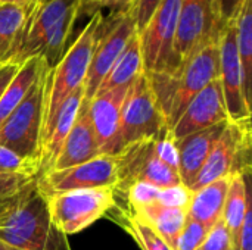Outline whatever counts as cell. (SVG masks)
Masks as SVG:
<instances>
[{"mask_svg": "<svg viewBox=\"0 0 252 250\" xmlns=\"http://www.w3.org/2000/svg\"><path fill=\"white\" fill-rule=\"evenodd\" d=\"M0 240L19 250H71L66 236L50 221L37 180L12 199L0 222Z\"/></svg>", "mask_w": 252, "mask_h": 250, "instance_id": "cell-1", "label": "cell"}, {"mask_svg": "<svg viewBox=\"0 0 252 250\" xmlns=\"http://www.w3.org/2000/svg\"><path fill=\"white\" fill-rule=\"evenodd\" d=\"M165 118L167 127L171 128L190 100L220 75L219 43L208 44L176 72L146 74Z\"/></svg>", "mask_w": 252, "mask_h": 250, "instance_id": "cell-2", "label": "cell"}, {"mask_svg": "<svg viewBox=\"0 0 252 250\" xmlns=\"http://www.w3.org/2000/svg\"><path fill=\"white\" fill-rule=\"evenodd\" d=\"M50 71L52 68L44 63L24 100L0 125V146L13 150L37 165L43 141V122Z\"/></svg>", "mask_w": 252, "mask_h": 250, "instance_id": "cell-3", "label": "cell"}, {"mask_svg": "<svg viewBox=\"0 0 252 250\" xmlns=\"http://www.w3.org/2000/svg\"><path fill=\"white\" fill-rule=\"evenodd\" d=\"M102 10H96L92 15V19L80 32L77 40L69 46V49L63 53L58 65L50 71L46 94L43 139L63 100L78 87L84 85L86 74L96 44V32L102 22Z\"/></svg>", "mask_w": 252, "mask_h": 250, "instance_id": "cell-4", "label": "cell"}, {"mask_svg": "<svg viewBox=\"0 0 252 250\" xmlns=\"http://www.w3.org/2000/svg\"><path fill=\"white\" fill-rule=\"evenodd\" d=\"M44 197L50 221L65 236L77 234L93 225L108 215L117 202L114 187L68 190Z\"/></svg>", "mask_w": 252, "mask_h": 250, "instance_id": "cell-5", "label": "cell"}, {"mask_svg": "<svg viewBox=\"0 0 252 250\" xmlns=\"http://www.w3.org/2000/svg\"><path fill=\"white\" fill-rule=\"evenodd\" d=\"M165 128H168L165 118L154 94L149 78L146 72H143L128 87L121 111L115 155L126 146L157 137Z\"/></svg>", "mask_w": 252, "mask_h": 250, "instance_id": "cell-6", "label": "cell"}, {"mask_svg": "<svg viewBox=\"0 0 252 250\" xmlns=\"http://www.w3.org/2000/svg\"><path fill=\"white\" fill-rule=\"evenodd\" d=\"M251 119L230 122L214 143L190 192L235 174L251 175Z\"/></svg>", "mask_w": 252, "mask_h": 250, "instance_id": "cell-7", "label": "cell"}, {"mask_svg": "<svg viewBox=\"0 0 252 250\" xmlns=\"http://www.w3.org/2000/svg\"><path fill=\"white\" fill-rule=\"evenodd\" d=\"M182 0H164L146 27L137 34L143 71L176 72L182 65L174 53V38Z\"/></svg>", "mask_w": 252, "mask_h": 250, "instance_id": "cell-8", "label": "cell"}, {"mask_svg": "<svg viewBox=\"0 0 252 250\" xmlns=\"http://www.w3.org/2000/svg\"><path fill=\"white\" fill-rule=\"evenodd\" d=\"M224 27L214 0H182L174 38L180 65L208 44L219 43Z\"/></svg>", "mask_w": 252, "mask_h": 250, "instance_id": "cell-9", "label": "cell"}, {"mask_svg": "<svg viewBox=\"0 0 252 250\" xmlns=\"http://www.w3.org/2000/svg\"><path fill=\"white\" fill-rule=\"evenodd\" d=\"M134 34L136 25L130 10L112 12L108 19L102 18L96 32V44L93 49L92 60L84 80L86 100L96 94L100 83Z\"/></svg>", "mask_w": 252, "mask_h": 250, "instance_id": "cell-10", "label": "cell"}, {"mask_svg": "<svg viewBox=\"0 0 252 250\" xmlns=\"http://www.w3.org/2000/svg\"><path fill=\"white\" fill-rule=\"evenodd\" d=\"M154 139L133 143L117 153L118 181L114 187L115 193L139 181L161 189L182 184L179 171L173 169L157 156L154 150Z\"/></svg>", "mask_w": 252, "mask_h": 250, "instance_id": "cell-11", "label": "cell"}, {"mask_svg": "<svg viewBox=\"0 0 252 250\" xmlns=\"http://www.w3.org/2000/svg\"><path fill=\"white\" fill-rule=\"evenodd\" d=\"M118 181V156L100 153L99 156L58 171H47L37 178L40 192L47 196L78 189L115 187Z\"/></svg>", "mask_w": 252, "mask_h": 250, "instance_id": "cell-12", "label": "cell"}, {"mask_svg": "<svg viewBox=\"0 0 252 250\" xmlns=\"http://www.w3.org/2000/svg\"><path fill=\"white\" fill-rule=\"evenodd\" d=\"M220 55V85L223 91L224 106L230 122H242L251 119V102L245 93L244 72L236 49L235 21H230L223 28L219 40Z\"/></svg>", "mask_w": 252, "mask_h": 250, "instance_id": "cell-13", "label": "cell"}, {"mask_svg": "<svg viewBox=\"0 0 252 250\" xmlns=\"http://www.w3.org/2000/svg\"><path fill=\"white\" fill-rule=\"evenodd\" d=\"M78 4L80 0H40L30 13L12 62L21 65L27 59L38 57L53 27L69 9Z\"/></svg>", "mask_w": 252, "mask_h": 250, "instance_id": "cell-14", "label": "cell"}, {"mask_svg": "<svg viewBox=\"0 0 252 250\" xmlns=\"http://www.w3.org/2000/svg\"><path fill=\"white\" fill-rule=\"evenodd\" d=\"M224 121H229V116L224 106L220 80L217 78L190 100L170 131L177 141L189 134L210 128Z\"/></svg>", "mask_w": 252, "mask_h": 250, "instance_id": "cell-15", "label": "cell"}, {"mask_svg": "<svg viewBox=\"0 0 252 250\" xmlns=\"http://www.w3.org/2000/svg\"><path fill=\"white\" fill-rule=\"evenodd\" d=\"M128 87H117L97 91L92 99L87 100L89 115L102 153L115 155L121 111Z\"/></svg>", "mask_w": 252, "mask_h": 250, "instance_id": "cell-16", "label": "cell"}, {"mask_svg": "<svg viewBox=\"0 0 252 250\" xmlns=\"http://www.w3.org/2000/svg\"><path fill=\"white\" fill-rule=\"evenodd\" d=\"M102 153L100 146L97 143L92 119L87 109V100L84 99L80 112L77 115V119L66 136L62 149L52 167L50 171L58 169H66L80 164H84Z\"/></svg>", "mask_w": 252, "mask_h": 250, "instance_id": "cell-17", "label": "cell"}, {"mask_svg": "<svg viewBox=\"0 0 252 250\" xmlns=\"http://www.w3.org/2000/svg\"><path fill=\"white\" fill-rule=\"evenodd\" d=\"M84 99H86L84 85H81L63 100V103L59 106L58 112L55 113V118L41 143V152H40V161H38V165H40L38 177L52 169L62 149V144L77 119V115L80 112V108Z\"/></svg>", "mask_w": 252, "mask_h": 250, "instance_id": "cell-18", "label": "cell"}, {"mask_svg": "<svg viewBox=\"0 0 252 250\" xmlns=\"http://www.w3.org/2000/svg\"><path fill=\"white\" fill-rule=\"evenodd\" d=\"M229 121L220 122L210 128L196 131L176 141L179 153V175L183 186L190 189L201 168L204 167L214 143L219 140Z\"/></svg>", "mask_w": 252, "mask_h": 250, "instance_id": "cell-19", "label": "cell"}, {"mask_svg": "<svg viewBox=\"0 0 252 250\" xmlns=\"http://www.w3.org/2000/svg\"><path fill=\"white\" fill-rule=\"evenodd\" d=\"M230 180L232 175L223 177L192 192L188 205V218L211 228L223 215Z\"/></svg>", "mask_w": 252, "mask_h": 250, "instance_id": "cell-20", "label": "cell"}, {"mask_svg": "<svg viewBox=\"0 0 252 250\" xmlns=\"http://www.w3.org/2000/svg\"><path fill=\"white\" fill-rule=\"evenodd\" d=\"M250 178H251V175H241V174L232 175L226 202H224V208H223L221 220L224 221V224L229 230L235 250H238L239 236L242 231L245 215H247L248 209L251 208Z\"/></svg>", "mask_w": 252, "mask_h": 250, "instance_id": "cell-21", "label": "cell"}, {"mask_svg": "<svg viewBox=\"0 0 252 250\" xmlns=\"http://www.w3.org/2000/svg\"><path fill=\"white\" fill-rule=\"evenodd\" d=\"M37 3L28 6L0 4V66L12 62L21 43L25 24Z\"/></svg>", "mask_w": 252, "mask_h": 250, "instance_id": "cell-22", "label": "cell"}, {"mask_svg": "<svg viewBox=\"0 0 252 250\" xmlns=\"http://www.w3.org/2000/svg\"><path fill=\"white\" fill-rule=\"evenodd\" d=\"M128 206V205H127ZM130 208V206H128ZM145 222H148L173 249L176 240L188 221L186 208L164 206L159 203H151L140 208H130Z\"/></svg>", "mask_w": 252, "mask_h": 250, "instance_id": "cell-23", "label": "cell"}, {"mask_svg": "<svg viewBox=\"0 0 252 250\" xmlns=\"http://www.w3.org/2000/svg\"><path fill=\"white\" fill-rule=\"evenodd\" d=\"M143 62H142V52H140V41L137 32L128 40L124 50L114 62L112 68L100 83L97 91H105L117 87H128L131 85L139 75H142ZM96 91V93H97Z\"/></svg>", "mask_w": 252, "mask_h": 250, "instance_id": "cell-24", "label": "cell"}, {"mask_svg": "<svg viewBox=\"0 0 252 250\" xmlns=\"http://www.w3.org/2000/svg\"><path fill=\"white\" fill-rule=\"evenodd\" d=\"M108 215L136 240L142 250H173L148 222L136 215L127 205L123 206L117 200Z\"/></svg>", "mask_w": 252, "mask_h": 250, "instance_id": "cell-25", "label": "cell"}, {"mask_svg": "<svg viewBox=\"0 0 252 250\" xmlns=\"http://www.w3.org/2000/svg\"><path fill=\"white\" fill-rule=\"evenodd\" d=\"M43 65L44 60L41 57L27 59L24 63L19 65L16 74L13 75V78L4 88L3 94L0 96V125L13 112V109L24 100L31 85L37 80Z\"/></svg>", "mask_w": 252, "mask_h": 250, "instance_id": "cell-26", "label": "cell"}, {"mask_svg": "<svg viewBox=\"0 0 252 250\" xmlns=\"http://www.w3.org/2000/svg\"><path fill=\"white\" fill-rule=\"evenodd\" d=\"M236 49L244 72L245 93L251 102L252 94V0H244L235 18Z\"/></svg>", "mask_w": 252, "mask_h": 250, "instance_id": "cell-27", "label": "cell"}, {"mask_svg": "<svg viewBox=\"0 0 252 250\" xmlns=\"http://www.w3.org/2000/svg\"><path fill=\"white\" fill-rule=\"evenodd\" d=\"M77 16H78V6L69 9L50 31V34L40 52V56H38L44 60V63L49 68H55L58 65V62L62 59V56L65 53L66 41L71 35V31L74 28V22H75Z\"/></svg>", "mask_w": 252, "mask_h": 250, "instance_id": "cell-28", "label": "cell"}, {"mask_svg": "<svg viewBox=\"0 0 252 250\" xmlns=\"http://www.w3.org/2000/svg\"><path fill=\"white\" fill-rule=\"evenodd\" d=\"M0 171L27 178H38L40 174V168L35 162L25 159L3 146H0Z\"/></svg>", "mask_w": 252, "mask_h": 250, "instance_id": "cell-29", "label": "cell"}, {"mask_svg": "<svg viewBox=\"0 0 252 250\" xmlns=\"http://www.w3.org/2000/svg\"><path fill=\"white\" fill-rule=\"evenodd\" d=\"M211 228L188 218L183 230L180 231V234L176 240L173 250H198V248L205 240Z\"/></svg>", "mask_w": 252, "mask_h": 250, "instance_id": "cell-30", "label": "cell"}, {"mask_svg": "<svg viewBox=\"0 0 252 250\" xmlns=\"http://www.w3.org/2000/svg\"><path fill=\"white\" fill-rule=\"evenodd\" d=\"M198 250H235L229 230L221 218L211 227Z\"/></svg>", "mask_w": 252, "mask_h": 250, "instance_id": "cell-31", "label": "cell"}, {"mask_svg": "<svg viewBox=\"0 0 252 250\" xmlns=\"http://www.w3.org/2000/svg\"><path fill=\"white\" fill-rule=\"evenodd\" d=\"M162 1L164 0H134L133 1L128 10L134 21L137 34L146 27V24L149 22V19L152 18V15L155 13V10L159 7Z\"/></svg>", "mask_w": 252, "mask_h": 250, "instance_id": "cell-32", "label": "cell"}, {"mask_svg": "<svg viewBox=\"0 0 252 250\" xmlns=\"http://www.w3.org/2000/svg\"><path fill=\"white\" fill-rule=\"evenodd\" d=\"M190 194H192V192L183 184H177V186H173V187H165V189H161L158 203L164 205V206L186 208L188 209Z\"/></svg>", "mask_w": 252, "mask_h": 250, "instance_id": "cell-33", "label": "cell"}, {"mask_svg": "<svg viewBox=\"0 0 252 250\" xmlns=\"http://www.w3.org/2000/svg\"><path fill=\"white\" fill-rule=\"evenodd\" d=\"M34 180H37V178H27V177L0 171V199L9 200V199L15 197Z\"/></svg>", "mask_w": 252, "mask_h": 250, "instance_id": "cell-34", "label": "cell"}, {"mask_svg": "<svg viewBox=\"0 0 252 250\" xmlns=\"http://www.w3.org/2000/svg\"><path fill=\"white\" fill-rule=\"evenodd\" d=\"M214 3H216L220 19L224 24H227L230 21H235L244 0H214Z\"/></svg>", "mask_w": 252, "mask_h": 250, "instance_id": "cell-35", "label": "cell"}, {"mask_svg": "<svg viewBox=\"0 0 252 250\" xmlns=\"http://www.w3.org/2000/svg\"><path fill=\"white\" fill-rule=\"evenodd\" d=\"M238 250H252V208L248 209V212L245 215L242 231L239 236Z\"/></svg>", "mask_w": 252, "mask_h": 250, "instance_id": "cell-36", "label": "cell"}, {"mask_svg": "<svg viewBox=\"0 0 252 250\" xmlns=\"http://www.w3.org/2000/svg\"><path fill=\"white\" fill-rule=\"evenodd\" d=\"M18 68H19V65L13 63V62H7V63L0 66V96L3 94L4 88L7 87V84L10 83V80L16 74Z\"/></svg>", "mask_w": 252, "mask_h": 250, "instance_id": "cell-37", "label": "cell"}, {"mask_svg": "<svg viewBox=\"0 0 252 250\" xmlns=\"http://www.w3.org/2000/svg\"><path fill=\"white\" fill-rule=\"evenodd\" d=\"M38 0H0V4H24V6H28V4H34Z\"/></svg>", "mask_w": 252, "mask_h": 250, "instance_id": "cell-38", "label": "cell"}, {"mask_svg": "<svg viewBox=\"0 0 252 250\" xmlns=\"http://www.w3.org/2000/svg\"><path fill=\"white\" fill-rule=\"evenodd\" d=\"M12 199H13V197H12ZM12 199H9V200H1V199H0V222L3 221L6 212L9 211L10 203H12Z\"/></svg>", "mask_w": 252, "mask_h": 250, "instance_id": "cell-39", "label": "cell"}, {"mask_svg": "<svg viewBox=\"0 0 252 250\" xmlns=\"http://www.w3.org/2000/svg\"><path fill=\"white\" fill-rule=\"evenodd\" d=\"M0 250H19V249H16V248H13V246H10V245L4 243L3 240H0Z\"/></svg>", "mask_w": 252, "mask_h": 250, "instance_id": "cell-40", "label": "cell"}]
</instances>
